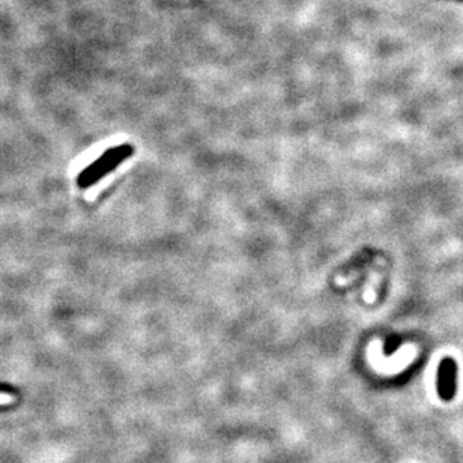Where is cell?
Listing matches in <instances>:
<instances>
[{"mask_svg": "<svg viewBox=\"0 0 463 463\" xmlns=\"http://www.w3.org/2000/svg\"><path fill=\"white\" fill-rule=\"evenodd\" d=\"M133 154L134 149L130 145H119L113 147V149L104 151L92 164L86 167V169H95V172L86 173L92 179L91 186L104 181L107 176L116 169V167H119L126 159H130Z\"/></svg>", "mask_w": 463, "mask_h": 463, "instance_id": "6da1fadb", "label": "cell"}, {"mask_svg": "<svg viewBox=\"0 0 463 463\" xmlns=\"http://www.w3.org/2000/svg\"><path fill=\"white\" fill-rule=\"evenodd\" d=\"M457 366L453 358H444L438 370V394L442 400L450 402L456 394Z\"/></svg>", "mask_w": 463, "mask_h": 463, "instance_id": "7a4b0ae2", "label": "cell"}, {"mask_svg": "<svg viewBox=\"0 0 463 463\" xmlns=\"http://www.w3.org/2000/svg\"><path fill=\"white\" fill-rule=\"evenodd\" d=\"M8 408H11V405H0V411H5Z\"/></svg>", "mask_w": 463, "mask_h": 463, "instance_id": "3957f363", "label": "cell"}]
</instances>
